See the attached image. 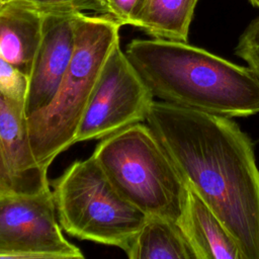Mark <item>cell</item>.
Wrapping results in <instances>:
<instances>
[{
	"label": "cell",
	"mask_w": 259,
	"mask_h": 259,
	"mask_svg": "<svg viewBox=\"0 0 259 259\" xmlns=\"http://www.w3.org/2000/svg\"><path fill=\"white\" fill-rule=\"evenodd\" d=\"M183 181L209 206L245 259H259V169L230 117L153 101L146 118Z\"/></svg>",
	"instance_id": "6da1fadb"
},
{
	"label": "cell",
	"mask_w": 259,
	"mask_h": 259,
	"mask_svg": "<svg viewBox=\"0 0 259 259\" xmlns=\"http://www.w3.org/2000/svg\"><path fill=\"white\" fill-rule=\"evenodd\" d=\"M154 97L227 117L259 113V78L185 41L133 39L124 51Z\"/></svg>",
	"instance_id": "7a4b0ae2"
},
{
	"label": "cell",
	"mask_w": 259,
	"mask_h": 259,
	"mask_svg": "<svg viewBox=\"0 0 259 259\" xmlns=\"http://www.w3.org/2000/svg\"><path fill=\"white\" fill-rule=\"evenodd\" d=\"M72 20L75 45L69 68L50 104L27 117L34 156L47 170L59 154L75 144L77 128L103 64L119 42L121 25L108 14L75 12Z\"/></svg>",
	"instance_id": "3957f363"
},
{
	"label": "cell",
	"mask_w": 259,
	"mask_h": 259,
	"mask_svg": "<svg viewBox=\"0 0 259 259\" xmlns=\"http://www.w3.org/2000/svg\"><path fill=\"white\" fill-rule=\"evenodd\" d=\"M92 157L117 191L146 215L178 221L186 184L148 124L137 122L102 139Z\"/></svg>",
	"instance_id": "277c9868"
},
{
	"label": "cell",
	"mask_w": 259,
	"mask_h": 259,
	"mask_svg": "<svg viewBox=\"0 0 259 259\" xmlns=\"http://www.w3.org/2000/svg\"><path fill=\"white\" fill-rule=\"evenodd\" d=\"M52 192L62 230L80 240L125 251L147 218L117 191L92 155L67 168Z\"/></svg>",
	"instance_id": "5b68a950"
},
{
	"label": "cell",
	"mask_w": 259,
	"mask_h": 259,
	"mask_svg": "<svg viewBox=\"0 0 259 259\" xmlns=\"http://www.w3.org/2000/svg\"><path fill=\"white\" fill-rule=\"evenodd\" d=\"M154 96L117 42L106 58L77 128L75 143L102 140L146 121Z\"/></svg>",
	"instance_id": "8992f818"
},
{
	"label": "cell",
	"mask_w": 259,
	"mask_h": 259,
	"mask_svg": "<svg viewBox=\"0 0 259 259\" xmlns=\"http://www.w3.org/2000/svg\"><path fill=\"white\" fill-rule=\"evenodd\" d=\"M62 231L51 189L0 195V258H83Z\"/></svg>",
	"instance_id": "52a82bcc"
},
{
	"label": "cell",
	"mask_w": 259,
	"mask_h": 259,
	"mask_svg": "<svg viewBox=\"0 0 259 259\" xmlns=\"http://www.w3.org/2000/svg\"><path fill=\"white\" fill-rule=\"evenodd\" d=\"M47 173L31 147L24 104L0 93V195L49 190Z\"/></svg>",
	"instance_id": "ba28073f"
},
{
	"label": "cell",
	"mask_w": 259,
	"mask_h": 259,
	"mask_svg": "<svg viewBox=\"0 0 259 259\" xmlns=\"http://www.w3.org/2000/svg\"><path fill=\"white\" fill-rule=\"evenodd\" d=\"M74 45L72 13H44L41 37L28 75L24 103L27 117L54 98L71 63Z\"/></svg>",
	"instance_id": "9c48e42d"
},
{
	"label": "cell",
	"mask_w": 259,
	"mask_h": 259,
	"mask_svg": "<svg viewBox=\"0 0 259 259\" xmlns=\"http://www.w3.org/2000/svg\"><path fill=\"white\" fill-rule=\"evenodd\" d=\"M182 213L176 222L196 259H245L236 241L209 206L186 185Z\"/></svg>",
	"instance_id": "30bf717a"
},
{
	"label": "cell",
	"mask_w": 259,
	"mask_h": 259,
	"mask_svg": "<svg viewBox=\"0 0 259 259\" xmlns=\"http://www.w3.org/2000/svg\"><path fill=\"white\" fill-rule=\"evenodd\" d=\"M41 29L42 13L19 0H0V57L27 76Z\"/></svg>",
	"instance_id": "8fae6325"
},
{
	"label": "cell",
	"mask_w": 259,
	"mask_h": 259,
	"mask_svg": "<svg viewBox=\"0 0 259 259\" xmlns=\"http://www.w3.org/2000/svg\"><path fill=\"white\" fill-rule=\"evenodd\" d=\"M124 252L131 259H196L178 224L156 215H147Z\"/></svg>",
	"instance_id": "7c38bea8"
},
{
	"label": "cell",
	"mask_w": 259,
	"mask_h": 259,
	"mask_svg": "<svg viewBox=\"0 0 259 259\" xmlns=\"http://www.w3.org/2000/svg\"><path fill=\"white\" fill-rule=\"evenodd\" d=\"M197 2L198 0H142L131 25L155 38L187 42Z\"/></svg>",
	"instance_id": "4fadbf2b"
},
{
	"label": "cell",
	"mask_w": 259,
	"mask_h": 259,
	"mask_svg": "<svg viewBox=\"0 0 259 259\" xmlns=\"http://www.w3.org/2000/svg\"><path fill=\"white\" fill-rule=\"evenodd\" d=\"M40 13H75L85 10L106 14L102 0H19Z\"/></svg>",
	"instance_id": "5bb4252c"
},
{
	"label": "cell",
	"mask_w": 259,
	"mask_h": 259,
	"mask_svg": "<svg viewBox=\"0 0 259 259\" xmlns=\"http://www.w3.org/2000/svg\"><path fill=\"white\" fill-rule=\"evenodd\" d=\"M27 88L28 76L0 57V93L11 100L24 104Z\"/></svg>",
	"instance_id": "9a60e30c"
},
{
	"label": "cell",
	"mask_w": 259,
	"mask_h": 259,
	"mask_svg": "<svg viewBox=\"0 0 259 259\" xmlns=\"http://www.w3.org/2000/svg\"><path fill=\"white\" fill-rule=\"evenodd\" d=\"M106 14L114 18L120 25H131L132 19L137 13L142 0H103Z\"/></svg>",
	"instance_id": "2e32d148"
},
{
	"label": "cell",
	"mask_w": 259,
	"mask_h": 259,
	"mask_svg": "<svg viewBox=\"0 0 259 259\" xmlns=\"http://www.w3.org/2000/svg\"><path fill=\"white\" fill-rule=\"evenodd\" d=\"M235 53L238 57L243 59L248 67L259 78V44L247 47H236Z\"/></svg>",
	"instance_id": "e0dca14e"
},
{
	"label": "cell",
	"mask_w": 259,
	"mask_h": 259,
	"mask_svg": "<svg viewBox=\"0 0 259 259\" xmlns=\"http://www.w3.org/2000/svg\"><path fill=\"white\" fill-rule=\"evenodd\" d=\"M259 44V16L253 20L241 34L238 47H247Z\"/></svg>",
	"instance_id": "ac0fdd59"
},
{
	"label": "cell",
	"mask_w": 259,
	"mask_h": 259,
	"mask_svg": "<svg viewBox=\"0 0 259 259\" xmlns=\"http://www.w3.org/2000/svg\"><path fill=\"white\" fill-rule=\"evenodd\" d=\"M250 1H251V3H252L255 7L259 8V0H250Z\"/></svg>",
	"instance_id": "d6986e66"
},
{
	"label": "cell",
	"mask_w": 259,
	"mask_h": 259,
	"mask_svg": "<svg viewBox=\"0 0 259 259\" xmlns=\"http://www.w3.org/2000/svg\"><path fill=\"white\" fill-rule=\"evenodd\" d=\"M102 1H103V0H102Z\"/></svg>",
	"instance_id": "ffe728a7"
}]
</instances>
